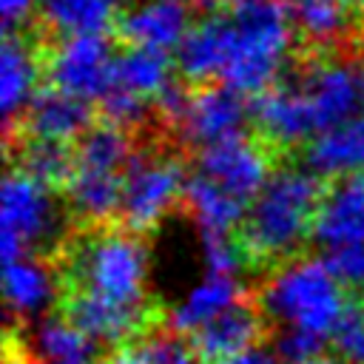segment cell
Listing matches in <instances>:
<instances>
[{
  "mask_svg": "<svg viewBox=\"0 0 364 364\" xmlns=\"http://www.w3.org/2000/svg\"><path fill=\"white\" fill-rule=\"evenodd\" d=\"M60 293H85L122 310L156 316L148 301V250L122 225H82L54 253Z\"/></svg>",
  "mask_w": 364,
  "mask_h": 364,
  "instance_id": "cell-1",
  "label": "cell"
},
{
  "mask_svg": "<svg viewBox=\"0 0 364 364\" xmlns=\"http://www.w3.org/2000/svg\"><path fill=\"white\" fill-rule=\"evenodd\" d=\"M327 185L313 171L282 168L264 182L239 225V250L247 262H279L313 236L316 213Z\"/></svg>",
  "mask_w": 364,
  "mask_h": 364,
  "instance_id": "cell-2",
  "label": "cell"
},
{
  "mask_svg": "<svg viewBox=\"0 0 364 364\" xmlns=\"http://www.w3.org/2000/svg\"><path fill=\"white\" fill-rule=\"evenodd\" d=\"M233 20V54L219 82L242 94H262L273 85L293 37V14L282 0H247L225 6Z\"/></svg>",
  "mask_w": 364,
  "mask_h": 364,
  "instance_id": "cell-3",
  "label": "cell"
},
{
  "mask_svg": "<svg viewBox=\"0 0 364 364\" xmlns=\"http://www.w3.org/2000/svg\"><path fill=\"white\" fill-rule=\"evenodd\" d=\"M338 282L341 279L327 267L324 259H290L270 276L259 293V301L264 316L279 318L284 327H299L330 338L347 307Z\"/></svg>",
  "mask_w": 364,
  "mask_h": 364,
  "instance_id": "cell-4",
  "label": "cell"
},
{
  "mask_svg": "<svg viewBox=\"0 0 364 364\" xmlns=\"http://www.w3.org/2000/svg\"><path fill=\"white\" fill-rule=\"evenodd\" d=\"M156 148L159 145L134 148L122 176V202L117 225L139 236L156 228L159 219L182 202L188 182L182 159Z\"/></svg>",
  "mask_w": 364,
  "mask_h": 364,
  "instance_id": "cell-5",
  "label": "cell"
},
{
  "mask_svg": "<svg viewBox=\"0 0 364 364\" xmlns=\"http://www.w3.org/2000/svg\"><path fill=\"white\" fill-rule=\"evenodd\" d=\"M114 63L105 34H74L54 46L43 43L46 82L88 102H100L114 85Z\"/></svg>",
  "mask_w": 364,
  "mask_h": 364,
  "instance_id": "cell-6",
  "label": "cell"
},
{
  "mask_svg": "<svg viewBox=\"0 0 364 364\" xmlns=\"http://www.w3.org/2000/svg\"><path fill=\"white\" fill-rule=\"evenodd\" d=\"M3 262H17L31 256L37 245L54 233L57 208L51 193L34 176L11 168L3 182Z\"/></svg>",
  "mask_w": 364,
  "mask_h": 364,
  "instance_id": "cell-7",
  "label": "cell"
},
{
  "mask_svg": "<svg viewBox=\"0 0 364 364\" xmlns=\"http://www.w3.org/2000/svg\"><path fill=\"white\" fill-rule=\"evenodd\" d=\"M290 82L301 88L304 97L310 100L321 131L358 117L364 85H358L355 71L341 57H327L324 51H307L296 80Z\"/></svg>",
  "mask_w": 364,
  "mask_h": 364,
  "instance_id": "cell-8",
  "label": "cell"
},
{
  "mask_svg": "<svg viewBox=\"0 0 364 364\" xmlns=\"http://www.w3.org/2000/svg\"><path fill=\"white\" fill-rule=\"evenodd\" d=\"M270 162H273V148L262 136L239 134L202 148L196 159V173L213 179L219 188H225L228 193H233L247 205L270 179L267 176Z\"/></svg>",
  "mask_w": 364,
  "mask_h": 364,
  "instance_id": "cell-9",
  "label": "cell"
},
{
  "mask_svg": "<svg viewBox=\"0 0 364 364\" xmlns=\"http://www.w3.org/2000/svg\"><path fill=\"white\" fill-rule=\"evenodd\" d=\"M264 307L256 293L245 290L233 304H228L222 313H216L210 321L188 333V341L202 364H219L225 358H233L250 347H256L267 333Z\"/></svg>",
  "mask_w": 364,
  "mask_h": 364,
  "instance_id": "cell-10",
  "label": "cell"
},
{
  "mask_svg": "<svg viewBox=\"0 0 364 364\" xmlns=\"http://www.w3.org/2000/svg\"><path fill=\"white\" fill-rule=\"evenodd\" d=\"M245 119H250V105L245 102L242 91L228 82H205L191 85V100L176 131L188 145L208 148L239 136Z\"/></svg>",
  "mask_w": 364,
  "mask_h": 364,
  "instance_id": "cell-11",
  "label": "cell"
},
{
  "mask_svg": "<svg viewBox=\"0 0 364 364\" xmlns=\"http://www.w3.org/2000/svg\"><path fill=\"white\" fill-rule=\"evenodd\" d=\"M250 119L256 122V136L270 148H296L299 142L321 134L310 100L293 82L270 85L256 94L250 102Z\"/></svg>",
  "mask_w": 364,
  "mask_h": 364,
  "instance_id": "cell-12",
  "label": "cell"
},
{
  "mask_svg": "<svg viewBox=\"0 0 364 364\" xmlns=\"http://www.w3.org/2000/svg\"><path fill=\"white\" fill-rule=\"evenodd\" d=\"M91 341L65 316L43 318L28 333L9 327L6 364H94Z\"/></svg>",
  "mask_w": 364,
  "mask_h": 364,
  "instance_id": "cell-13",
  "label": "cell"
},
{
  "mask_svg": "<svg viewBox=\"0 0 364 364\" xmlns=\"http://www.w3.org/2000/svg\"><path fill=\"white\" fill-rule=\"evenodd\" d=\"M233 54V20L228 9L210 11L191 26L176 46V68L188 85L219 82Z\"/></svg>",
  "mask_w": 364,
  "mask_h": 364,
  "instance_id": "cell-14",
  "label": "cell"
},
{
  "mask_svg": "<svg viewBox=\"0 0 364 364\" xmlns=\"http://www.w3.org/2000/svg\"><path fill=\"white\" fill-rule=\"evenodd\" d=\"M91 125H94V108L88 100L60 91L46 82L34 91L31 102L26 105L17 131L3 136V142H11L20 134L40 136V139H57V142H77Z\"/></svg>",
  "mask_w": 364,
  "mask_h": 364,
  "instance_id": "cell-15",
  "label": "cell"
},
{
  "mask_svg": "<svg viewBox=\"0 0 364 364\" xmlns=\"http://www.w3.org/2000/svg\"><path fill=\"white\" fill-rule=\"evenodd\" d=\"M193 9V0H142L119 17L114 31L125 46L168 51L191 31Z\"/></svg>",
  "mask_w": 364,
  "mask_h": 364,
  "instance_id": "cell-16",
  "label": "cell"
},
{
  "mask_svg": "<svg viewBox=\"0 0 364 364\" xmlns=\"http://www.w3.org/2000/svg\"><path fill=\"white\" fill-rule=\"evenodd\" d=\"M313 239L327 250L364 245V171L336 176L316 213Z\"/></svg>",
  "mask_w": 364,
  "mask_h": 364,
  "instance_id": "cell-17",
  "label": "cell"
},
{
  "mask_svg": "<svg viewBox=\"0 0 364 364\" xmlns=\"http://www.w3.org/2000/svg\"><path fill=\"white\" fill-rule=\"evenodd\" d=\"M43 74V43H31L17 31L6 34L0 51V88H3V136L14 134L26 105L31 102L34 80Z\"/></svg>",
  "mask_w": 364,
  "mask_h": 364,
  "instance_id": "cell-18",
  "label": "cell"
},
{
  "mask_svg": "<svg viewBox=\"0 0 364 364\" xmlns=\"http://www.w3.org/2000/svg\"><path fill=\"white\" fill-rule=\"evenodd\" d=\"M3 145H6L9 162H17L14 165L17 171L34 176L46 188L65 191V185L71 182V176L77 171L74 142H57V139H40V136L20 134Z\"/></svg>",
  "mask_w": 364,
  "mask_h": 364,
  "instance_id": "cell-19",
  "label": "cell"
},
{
  "mask_svg": "<svg viewBox=\"0 0 364 364\" xmlns=\"http://www.w3.org/2000/svg\"><path fill=\"white\" fill-rule=\"evenodd\" d=\"M304 159L313 173H324V176H344L364 171V117H353L313 136Z\"/></svg>",
  "mask_w": 364,
  "mask_h": 364,
  "instance_id": "cell-20",
  "label": "cell"
},
{
  "mask_svg": "<svg viewBox=\"0 0 364 364\" xmlns=\"http://www.w3.org/2000/svg\"><path fill=\"white\" fill-rule=\"evenodd\" d=\"M182 202L191 210V216L196 219L202 236H228L233 228L242 225L245 202L202 173L188 176Z\"/></svg>",
  "mask_w": 364,
  "mask_h": 364,
  "instance_id": "cell-21",
  "label": "cell"
},
{
  "mask_svg": "<svg viewBox=\"0 0 364 364\" xmlns=\"http://www.w3.org/2000/svg\"><path fill=\"white\" fill-rule=\"evenodd\" d=\"M119 0H43V23L48 31L74 34H105L119 23Z\"/></svg>",
  "mask_w": 364,
  "mask_h": 364,
  "instance_id": "cell-22",
  "label": "cell"
},
{
  "mask_svg": "<svg viewBox=\"0 0 364 364\" xmlns=\"http://www.w3.org/2000/svg\"><path fill=\"white\" fill-rule=\"evenodd\" d=\"M54 284H57L54 264L40 262L34 256H23L17 262H9L6 273H3L9 310L17 313L20 318L28 313H37L54 296Z\"/></svg>",
  "mask_w": 364,
  "mask_h": 364,
  "instance_id": "cell-23",
  "label": "cell"
},
{
  "mask_svg": "<svg viewBox=\"0 0 364 364\" xmlns=\"http://www.w3.org/2000/svg\"><path fill=\"white\" fill-rule=\"evenodd\" d=\"M114 82L145 100H156L171 85V57L159 48L128 46L114 63Z\"/></svg>",
  "mask_w": 364,
  "mask_h": 364,
  "instance_id": "cell-24",
  "label": "cell"
},
{
  "mask_svg": "<svg viewBox=\"0 0 364 364\" xmlns=\"http://www.w3.org/2000/svg\"><path fill=\"white\" fill-rule=\"evenodd\" d=\"M293 28L310 43V51L338 46L353 23V14L338 0H293Z\"/></svg>",
  "mask_w": 364,
  "mask_h": 364,
  "instance_id": "cell-25",
  "label": "cell"
},
{
  "mask_svg": "<svg viewBox=\"0 0 364 364\" xmlns=\"http://www.w3.org/2000/svg\"><path fill=\"white\" fill-rule=\"evenodd\" d=\"M245 293V287H239L236 276H208L202 284H196L188 299L173 310L171 324L188 336L196 327H202L205 321H210L216 313H222L228 304H233L239 296Z\"/></svg>",
  "mask_w": 364,
  "mask_h": 364,
  "instance_id": "cell-26",
  "label": "cell"
},
{
  "mask_svg": "<svg viewBox=\"0 0 364 364\" xmlns=\"http://www.w3.org/2000/svg\"><path fill=\"white\" fill-rule=\"evenodd\" d=\"M330 338L344 361L364 364V304L361 301H347Z\"/></svg>",
  "mask_w": 364,
  "mask_h": 364,
  "instance_id": "cell-27",
  "label": "cell"
},
{
  "mask_svg": "<svg viewBox=\"0 0 364 364\" xmlns=\"http://www.w3.org/2000/svg\"><path fill=\"white\" fill-rule=\"evenodd\" d=\"M324 341H327L324 336H316L310 330L284 327V333H279V338H276V353H279V358L296 364V361H307V358L318 355Z\"/></svg>",
  "mask_w": 364,
  "mask_h": 364,
  "instance_id": "cell-28",
  "label": "cell"
},
{
  "mask_svg": "<svg viewBox=\"0 0 364 364\" xmlns=\"http://www.w3.org/2000/svg\"><path fill=\"white\" fill-rule=\"evenodd\" d=\"M205 247V264L208 276H236L239 267V245L230 242V236H202Z\"/></svg>",
  "mask_w": 364,
  "mask_h": 364,
  "instance_id": "cell-29",
  "label": "cell"
},
{
  "mask_svg": "<svg viewBox=\"0 0 364 364\" xmlns=\"http://www.w3.org/2000/svg\"><path fill=\"white\" fill-rule=\"evenodd\" d=\"M327 267L347 284H364V245L333 247L324 256Z\"/></svg>",
  "mask_w": 364,
  "mask_h": 364,
  "instance_id": "cell-30",
  "label": "cell"
},
{
  "mask_svg": "<svg viewBox=\"0 0 364 364\" xmlns=\"http://www.w3.org/2000/svg\"><path fill=\"white\" fill-rule=\"evenodd\" d=\"M31 6H34V0H0L3 28H6V34L23 28V23L31 17Z\"/></svg>",
  "mask_w": 364,
  "mask_h": 364,
  "instance_id": "cell-31",
  "label": "cell"
},
{
  "mask_svg": "<svg viewBox=\"0 0 364 364\" xmlns=\"http://www.w3.org/2000/svg\"><path fill=\"white\" fill-rule=\"evenodd\" d=\"M105 364H148V358L134 341H125V344H117V350H111Z\"/></svg>",
  "mask_w": 364,
  "mask_h": 364,
  "instance_id": "cell-32",
  "label": "cell"
},
{
  "mask_svg": "<svg viewBox=\"0 0 364 364\" xmlns=\"http://www.w3.org/2000/svg\"><path fill=\"white\" fill-rule=\"evenodd\" d=\"M219 364H276V358L262 347H250V350H245V353H239L233 358H225Z\"/></svg>",
  "mask_w": 364,
  "mask_h": 364,
  "instance_id": "cell-33",
  "label": "cell"
},
{
  "mask_svg": "<svg viewBox=\"0 0 364 364\" xmlns=\"http://www.w3.org/2000/svg\"><path fill=\"white\" fill-rule=\"evenodd\" d=\"M338 3H341L353 17H361V14H364V0H338Z\"/></svg>",
  "mask_w": 364,
  "mask_h": 364,
  "instance_id": "cell-34",
  "label": "cell"
},
{
  "mask_svg": "<svg viewBox=\"0 0 364 364\" xmlns=\"http://www.w3.org/2000/svg\"><path fill=\"white\" fill-rule=\"evenodd\" d=\"M296 364H336V361L327 358V355H313V358H307V361H296Z\"/></svg>",
  "mask_w": 364,
  "mask_h": 364,
  "instance_id": "cell-35",
  "label": "cell"
},
{
  "mask_svg": "<svg viewBox=\"0 0 364 364\" xmlns=\"http://www.w3.org/2000/svg\"><path fill=\"white\" fill-rule=\"evenodd\" d=\"M361 85H364V65H361Z\"/></svg>",
  "mask_w": 364,
  "mask_h": 364,
  "instance_id": "cell-36",
  "label": "cell"
}]
</instances>
